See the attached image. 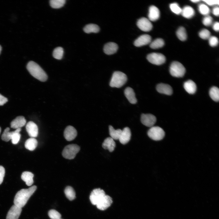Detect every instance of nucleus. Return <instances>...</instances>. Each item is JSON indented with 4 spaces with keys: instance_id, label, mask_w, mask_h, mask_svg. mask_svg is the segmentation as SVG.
Listing matches in <instances>:
<instances>
[{
    "instance_id": "nucleus-1",
    "label": "nucleus",
    "mask_w": 219,
    "mask_h": 219,
    "mask_svg": "<svg viewBox=\"0 0 219 219\" xmlns=\"http://www.w3.org/2000/svg\"><path fill=\"white\" fill-rule=\"evenodd\" d=\"M36 188V186H33L28 189H22L18 191L14 197V205L21 208L23 207Z\"/></svg>"
},
{
    "instance_id": "nucleus-2",
    "label": "nucleus",
    "mask_w": 219,
    "mask_h": 219,
    "mask_svg": "<svg viewBox=\"0 0 219 219\" xmlns=\"http://www.w3.org/2000/svg\"><path fill=\"white\" fill-rule=\"evenodd\" d=\"M27 69L30 74L35 78L42 82L47 81L48 77L42 68L36 63L29 61L27 64Z\"/></svg>"
},
{
    "instance_id": "nucleus-3",
    "label": "nucleus",
    "mask_w": 219,
    "mask_h": 219,
    "mask_svg": "<svg viewBox=\"0 0 219 219\" xmlns=\"http://www.w3.org/2000/svg\"><path fill=\"white\" fill-rule=\"evenodd\" d=\"M127 77L124 73L120 71L114 72L110 80L109 85L112 87L119 88L126 83Z\"/></svg>"
},
{
    "instance_id": "nucleus-4",
    "label": "nucleus",
    "mask_w": 219,
    "mask_h": 219,
    "mask_svg": "<svg viewBox=\"0 0 219 219\" xmlns=\"http://www.w3.org/2000/svg\"><path fill=\"white\" fill-rule=\"evenodd\" d=\"M169 71L172 76L176 77H181L184 75L186 69L181 63L178 61H174L170 65Z\"/></svg>"
},
{
    "instance_id": "nucleus-5",
    "label": "nucleus",
    "mask_w": 219,
    "mask_h": 219,
    "mask_svg": "<svg viewBox=\"0 0 219 219\" xmlns=\"http://www.w3.org/2000/svg\"><path fill=\"white\" fill-rule=\"evenodd\" d=\"M80 150V147L76 144H71L66 146L62 152L63 156L65 158L72 159L75 157Z\"/></svg>"
},
{
    "instance_id": "nucleus-6",
    "label": "nucleus",
    "mask_w": 219,
    "mask_h": 219,
    "mask_svg": "<svg viewBox=\"0 0 219 219\" xmlns=\"http://www.w3.org/2000/svg\"><path fill=\"white\" fill-rule=\"evenodd\" d=\"M147 134L150 138L155 141L161 140L165 135L164 130L158 126H153L151 127L148 130Z\"/></svg>"
},
{
    "instance_id": "nucleus-7",
    "label": "nucleus",
    "mask_w": 219,
    "mask_h": 219,
    "mask_svg": "<svg viewBox=\"0 0 219 219\" xmlns=\"http://www.w3.org/2000/svg\"><path fill=\"white\" fill-rule=\"evenodd\" d=\"M147 58L150 63L157 65L163 64L166 60L165 57L164 55L157 53H152L149 54L147 56Z\"/></svg>"
},
{
    "instance_id": "nucleus-8",
    "label": "nucleus",
    "mask_w": 219,
    "mask_h": 219,
    "mask_svg": "<svg viewBox=\"0 0 219 219\" xmlns=\"http://www.w3.org/2000/svg\"><path fill=\"white\" fill-rule=\"evenodd\" d=\"M104 191L100 188L94 189L90 196V200L93 205H96L106 195Z\"/></svg>"
},
{
    "instance_id": "nucleus-9",
    "label": "nucleus",
    "mask_w": 219,
    "mask_h": 219,
    "mask_svg": "<svg viewBox=\"0 0 219 219\" xmlns=\"http://www.w3.org/2000/svg\"><path fill=\"white\" fill-rule=\"evenodd\" d=\"M137 26L141 30L144 32H148L152 29L153 26L150 21L145 17L139 19L137 22Z\"/></svg>"
},
{
    "instance_id": "nucleus-10",
    "label": "nucleus",
    "mask_w": 219,
    "mask_h": 219,
    "mask_svg": "<svg viewBox=\"0 0 219 219\" xmlns=\"http://www.w3.org/2000/svg\"><path fill=\"white\" fill-rule=\"evenodd\" d=\"M141 120L142 123L145 126L149 127H153L156 123V118L151 114H142L141 116Z\"/></svg>"
},
{
    "instance_id": "nucleus-11",
    "label": "nucleus",
    "mask_w": 219,
    "mask_h": 219,
    "mask_svg": "<svg viewBox=\"0 0 219 219\" xmlns=\"http://www.w3.org/2000/svg\"><path fill=\"white\" fill-rule=\"evenodd\" d=\"M26 130L29 135L31 137H36L38 133V129L36 124L32 121H29L26 125Z\"/></svg>"
},
{
    "instance_id": "nucleus-12",
    "label": "nucleus",
    "mask_w": 219,
    "mask_h": 219,
    "mask_svg": "<svg viewBox=\"0 0 219 219\" xmlns=\"http://www.w3.org/2000/svg\"><path fill=\"white\" fill-rule=\"evenodd\" d=\"M112 202L111 197L109 195H106L96 206L99 209L104 210L109 207Z\"/></svg>"
},
{
    "instance_id": "nucleus-13",
    "label": "nucleus",
    "mask_w": 219,
    "mask_h": 219,
    "mask_svg": "<svg viewBox=\"0 0 219 219\" xmlns=\"http://www.w3.org/2000/svg\"><path fill=\"white\" fill-rule=\"evenodd\" d=\"M22 208L14 205L8 211L6 219H18L22 211Z\"/></svg>"
},
{
    "instance_id": "nucleus-14",
    "label": "nucleus",
    "mask_w": 219,
    "mask_h": 219,
    "mask_svg": "<svg viewBox=\"0 0 219 219\" xmlns=\"http://www.w3.org/2000/svg\"><path fill=\"white\" fill-rule=\"evenodd\" d=\"M77 132L76 129L73 126H68L65 129L64 131L65 138L68 141L73 140L76 137Z\"/></svg>"
},
{
    "instance_id": "nucleus-15",
    "label": "nucleus",
    "mask_w": 219,
    "mask_h": 219,
    "mask_svg": "<svg viewBox=\"0 0 219 219\" xmlns=\"http://www.w3.org/2000/svg\"><path fill=\"white\" fill-rule=\"evenodd\" d=\"M151 37L149 35L144 34L139 36L134 41V45L137 47H140L148 44L151 42Z\"/></svg>"
},
{
    "instance_id": "nucleus-16",
    "label": "nucleus",
    "mask_w": 219,
    "mask_h": 219,
    "mask_svg": "<svg viewBox=\"0 0 219 219\" xmlns=\"http://www.w3.org/2000/svg\"><path fill=\"white\" fill-rule=\"evenodd\" d=\"M131 136V133L130 128L125 127L122 130L119 140L121 143L125 144L130 141Z\"/></svg>"
},
{
    "instance_id": "nucleus-17",
    "label": "nucleus",
    "mask_w": 219,
    "mask_h": 219,
    "mask_svg": "<svg viewBox=\"0 0 219 219\" xmlns=\"http://www.w3.org/2000/svg\"><path fill=\"white\" fill-rule=\"evenodd\" d=\"M26 123L25 117L23 116H19L14 119L11 123V127L12 128L17 129L23 127Z\"/></svg>"
},
{
    "instance_id": "nucleus-18",
    "label": "nucleus",
    "mask_w": 219,
    "mask_h": 219,
    "mask_svg": "<svg viewBox=\"0 0 219 219\" xmlns=\"http://www.w3.org/2000/svg\"><path fill=\"white\" fill-rule=\"evenodd\" d=\"M160 11L154 5L150 6L149 9L148 19L152 21L157 20L160 17Z\"/></svg>"
},
{
    "instance_id": "nucleus-19",
    "label": "nucleus",
    "mask_w": 219,
    "mask_h": 219,
    "mask_svg": "<svg viewBox=\"0 0 219 219\" xmlns=\"http://www.w3.org/2000/svg\"><path fill=\"white\" fill-rule=\"evenodd\" d=\"M157 91L160 93L170 95L172 93V89L169 85L164 83L158 84L156 87Z\"/></svg>"
},
{
    "instance_id": "nucleus-20",
    "label": "nucleus",
    "mask_w": 219,
    "mask_h": 219,
    "mask_svg": "<svg viewBox=\"0 0 219 219\" xmlns=\"http://www.w3.org/2000/svg\"><path fill=\"white\" fill-rule=\"evenodd\" d=\"M118 49V46L114 42H109L106 43L104 46V52L107 55L113 54L116 52Z\"/></svg>"
},
{
    "instance_id": "nucleus-21",
    "label": "nucleus",
    "mask_w": 219,
    "mask_h": 219,
    "mask_svg": "<svg viewBox=\"0 0 219 219\" xmlns=\"http://www.w3.org/2000/svg\"><path fill=\"white\" fill-rule=\"evenodd\" d=\"M125 95L128 101L131 104H134L137 103V99L133 89L130 87L126 88L124 91Z\"/></svg>"
},
{
    "instance_id": "nucleus-22",
    "label": "nucleus",
    "mask_w": 219,
    "mask_h": 219,
    "mask_svg": "<svg viewBox=\"0 0 219 219\" xmlns=\"http://www.w3.org/2000/svg\"><path fill=\"white\" fill-rule=\"evenodd\" d=\"M116 146V143L114 140L111 137L106 138L102 144V147L106 149H108L109 151L112 152Z\"/></svg>"
},
{
    "instance_id": "nucleus-23",
    "label": "nucleus",
    "mask_w": 219,
    "mask_h": 219,
    "mask_svg": "<svg viewBox=\"0 0 219 219\" xmlns=\"http://www.w3.org/2000/svg\"><path fill=\"white\" fill-rule=\"evenodd\" d=\"M183 86L185 90L190 94L194 93L196 90V86L195 83L191 80L185 82Z\"/></svg>"
},
{
    "instance_id": "nucleus-24",
    "label": "nucleus",
    "mask_w": 219,
    "mask_h": 219,
    "mask_svg": "<svg viewBox=\"0 0 219 219\" xmlns=\"http://www.w3.org/2000/svg\"><path fill=\"white\" fill-rule=\"evenodd\" d=\"M10 128L9 127L6 128L4 131L2 135L1 138L3 141L7 142L11 140L13 135L15 133L17 132H20L21 129L19 128L16 129L15 131L9 132Z\"/></svg>"
},
{
    "instance_id": "nucleus-25",
    "label": "nucleus",
    "mask_w": 219,
    "mask_h": 219,
    "mask_svg": "<svg viewBox=\"0 0 219 219\" xmlns=\"http://www.w3.org/2000/svg\"><path fill=\"white\" fill-rule=\"evenodd\" d=\"M33 174L31 172L25 171L21 175V179L26 182V184L28 186H31L33 183Z\"/></svg>"
},
{
    "instance_id": "nucleus-26",
    "label": "nucleus",
    "mask_w": 219,
    "mask_h": 219,
    "mask_svg": "<svg viewBox=\"0 0 219 219\" xmlns=\"http://www.w3.org/2000/svg\"><path fill=\"white\" fill-rule=\"evenodd\" d=\"M195 12L194 9L189 6H186L182 9L181 14L184 17L190 19L192 18L195 14Z\"/></svg>"
},
{
    "instance_id": "nucleus-27",
    "label": "nucleus",
    "mask_w": 219,
    "mask_h": 219,
    "mask_svg": "<svg viewBox=\"0 0 219 219\" xmlns=\"http://www.w3.org/2000/svg\"><path fill=\"white\" fill-rule=\"evenodd\" d=\"M37 144V141L35 138L31 137L26 141L25 143V146L27 149L32 151L36 148Z\"/></svg>"
},
{
    "instance_id": "nucleus-28",
    "label": "nucleus",
    "mask_w": 219,
    "mask_h": 219,
    "mask_svg": "<svg viewBox=\"0 0 219 219\" xmlns=\"http://www.w3.org/2000/svg\"><path fill=\"white\" fill-rule=\"evenodd\" d=\"M99 27L94 24H89L86 25L83 28L84 32L87 33H97L99 31Z\"/></svg>"
},
{
    "instance_id": "nucleus-29",
    "label": "nucleus",
    "mask_w": 219,
    "mask_h": 219,
    "mask_svg": "<svg viewBox=\"0 0 219 219\" xmlns=\"http://www.w3.org/2000/svg\"><path fill=\"white\" fill-rule=\"evenodd\" d=\"M122 130L120 129L115 130L111 125L109 126V131L111 137L114 140H119Z\"/></svg>"
},
{
    "instance_id": "nucleus-30",
    "label": "nucleus",
    "mask_w": 219,
    "mask_h": 219,
    "mask_svg": "<svg viewBox=\"0 0 219 219\" xmlns=\"http://www.w3.org/2000/svg\"><path fill=\"white\" fill-rule=\"evenodd\" d=\"M64 192L67 198L70 200H73L76 197L75 192L71 186H67L65 189Z\"/></svg>"
},
{
    "instance_id": "nucleus-31",
    "label": "nucleus",
    "mask_w": 219,
    "mask_h": 219,
    "mask_svg": "<svg viewBox=\"0 0 219 219\" xmlns=\"http://www.w3.org/2000/svg\"><path fill=\"white\" fill-rule=\"evenodd\" d=\"M209 95L211 98L214 101L218 102L219 100V89L218 87L213 86L209 91Z\"/></svg>"
},
{
    "instance_id": "nucleus-32",
    "label": "nucleus",
    "mask_w": 219,
    "mask_h": 219,
    "mask_svg": "<svg viewBox=\"0 0 219 219\" xmlns=\"http://www.w3.org/2000/svg\"><path fill=\"white\" fill-rule=\"evenodd\" d=\"M164 41L162 39L158 38L151 42L150 47L153 49H158L162 47L164 45Z\"/></svg>"
},
{
    "instance_id": "nucleus-33",
    "label": "nucleus",
    "mask_w": 219,
    "mask_h": 219,
    "mask_svg": "<svg viewBox=\"0 0 219 219\" xmlns=\"http://www.w3.org/2000/svg\"><path fill=\"white\" fill-rule=\"evenodd\" d=\"M176 35L178 38L181 41H185L187 39L186 31L183 27H180L178 29L176 32Z\"/></svg>"
},
{
    "instance_id": "nucleus-34",
    "label": "nucleus",
    "mask_w": 219,
    "mask_h": 219,
    "mask_svg": "<svg viewBox=\"0 0 219 219\" xmlns=\"http://www.w3.org/2000/svg\"><path fill=\"white\" fill-rule=\"evenodd\" d=\"M65 0H50V6L54 9H59L63 7L65 3Z\"/></svg>"
},
{
    "instance_id": "nucleus-35",
    "label": "nucleus",
    "mask_w": 219,
    "mask_h": 219,
    "mask_svg": "<svg viewBox=\"0 0 219 219\" xmlns=\"http://www.w3.org/2000/svg\"><path fill=\"white\" fill-rule=\"evenodd\" d=\"M64 50L61 47H58L55 48L53 53V57L55 59L61 60L63 57Z\"/></svg>"
},
{
    "instance_id": "nucleus-36",
    "label": "nucleus",
    "mask_w": 219,
    "mask_h": 219,
    "mask_svg": "<svg viewBox=\"0 0 219 219\" xmlns=\"http://www.w3.org/2000/svg\"><path fill=\"white\" fill-rule=\"evenodd\" d=\"M198 9L199 12L202 15L205 16L208 15L210 12V9L209 7L204 4H201L198 6Z\"/></svg>"
},
{
    "instance_id": "nucleus-37",
    "label": "nucleus",
    "mask_w": 219,
    "mask_h": 219,
    "mask_svg": "<svg viewBox=\"0 0 219 219\" xmlns=\"http://www.w3.org/2000/svg\"><path fill=\"white\" fill-rule=\"evenodd\" d=\"M169 7L172 11L174 13L177 15L181 13L182 9L177 3H171Z\"/></svg>"
},
{
    "instance_id": "nucleus-38",
    "label": "nucleus",
    "mask_w": 219,
    "mask_h": 219,
    "mask_svg": "<svg viewBox=\"0 0 219 219\" xmlns=\"http://www.w3.org/2000/svg\"><path fill=\"white\" fill-rule=\"evenodd\" d=\"M199 35L201 38L204 40L208 39L211 36L210 32L206 29H203L200 31Z\"/></svg>"
},
{
    "instance_id": "nucleus-39",
    "label": "nucleus",
    "mask_w": 219,
    "mask_h": 219,
    "mask_svg": "<svg viewBox=\"0 0 219 219\" xmlns=\"http://www.w3.org/2000/svg\"><path fill=\"white\" fill-rule=\"evenodd\" d=\"M48 215L51 219H59L61 217V214L57 210L53 209L49 211Z\"/></svg>"
},
{
    "instance_id": "nucleus-40",
    "label": "nucleus",
    "mask_w": 219,
    "mask_h": 219,
    "mask_svg": "<svg viewBox=\"0 0 219 219\" xmlns=\"http://www.w3.org/2000/svg\"><path fill=\"white\" fill-rule=\"evenodd\" d=\"M213 19L212 17L208 15L206 16L203 18L202 20L203 24L206 26H209L212 23Z\"/></svg>"
},
{
    "instance_id": "nucleus-41",
    "label": "nucleus",
    "mask_w": 219,
    "mask_h": 219,
    "mask_svg": "<svg viewBox=\"0 0 219 219\" xmlns=\"http://www.w3.org/2000/svg\"><path fill=\"white\" fill-rule=\"evenodd\" d=\"M208 41L209 44L211 47H215L218 43V39L215 36H210L208 39Z\"/></svg>"
},
{
    "instance_id": "nucleus-42",
    "label": "nucleus",
    "mask_w": 219,
    "mask_h": 219,
    "mask_svg": "<svg viewBox=\"0 0 219 219\" xmlns=\"http://www.w3.org/2000/svg\"><path fill=\"white\" fill-rule=\"evenodd\" d=\"M19 132H16L13 135L11 140L13 144H17L20 140L21 135Z\"/></svg>"
},
{
    "instance_id": "nucleus-43",
    "label": "nucleus",
    "mask_w": 219,
    "mask_h": 219,
    "mask_svg": "<svg viewBox=\"0 0 219 219\" xmlns=\"http://www.w3.org/2000/svg\"><path fill=\"white\" fill-rule=\"evenodd\" d=\"M5 171L3 167L0 165V185L2 183L5 176Z\"/></svg>"
},
{
    "instance_id": "nucleus-44",
    "label": "nucleus",
    "mask_w": 219,
    "mask_h": 219,
    "mask_svg": "<svg viewBox=\"0 0 219 219\" xmlns=\"http://www.w3.org/2000/svg\"><path fill=\"white\" fill-rule=\"evenodd\" d=\"M207 4L209 5H219V1L218 0H203Z\"/></svg>"
},
{
    "instance_id": "nucleus-45",
    "label": "nucleus",
    "mask_w": 219,
    "mask_h": 219,
    "mask_svg": "<svg viewBox=\"0 0 219 219\" xmlns=\"http://www.w3.org/2000/svg\"><path fill=\"white\" fill-rule=\"evenodd\" d=\"M8 99L0 94V106H2L8 101Z\"/></svg>"
},
{
    "instance_id": "nucleus-46",
    "label": "nucleus",
    "mask_w": 219,
    "mask_h": 219,
    "mask_svg": "<svg viewBox=\"0 0 219 219\" xmlns=\"http://www.w3.org/2000/svg\"><path fill=\"white\" fill-rule=\"evenodd\" d=\"M212 13L214 15L218 16L219 14V8L218 7L216 6L214 7L213 9Z\"/></svg>"
},
{
    "instance_id": "nucleus-47",
    "label": "nucleus",
    "mask_w": 219,
    "mask_h": 219,
    "mask_svg": "<svg viewBox=\"0 0 219 219\" xmlns=\"http://www.w3.org/2000/svg\"><path fill=\"white\" fill-rule=\"evenodd\" d=\"M213 28L216 31H218L219 30V23L218 22H215L213 25Z\"/></svg>"
},
{
    "instance_id": "nucleus-48",
    "label": "nucleus",
    "mask_w": 219,
    "mask_h": 219,
    "mask_svg": "<svg viewBox=\"0 0 219 219\" xmlns=\"http://www.w3.org/2000/svg\"><path fill=\"white\" fill-rule=\"evenodd\" d=\"M191 1L193 3H197V2H200V0H191Z\"/></svg>"
},
{
    "instance_id": "nucleus-49",
    "label": "nucleus",
    "mask_w": 219,
    "mask_h": 219,
    "mask_svg": "<svg viewBox=\"0 0 219 219\" xmlns=\"http://www.w3.org/2000/svg\"><path fill=\"white\" fill-rule=\"evenodd\" d=\"M1 50H2V47H1V45H0V53H1Z\"/></svg>"
},
{
    "instance_id": "nucleus-50",
    "label": "nucleus",
    "mask_w": 219,
    "mask_h": 219,
    "mask_svg": "<svg viewBox=\"0 0 219 219\" xmlns=\"http://www.w3.org/2000/svg\"><path fill=\"white\" fill-rule=\"evenodd\" d=\"M1 127H0V134L1 133Z\"/></svg>"
},
{
    "instance_id": "nucleus-51",
    "label": "nucleus",
    "mask_w": 219,
    "mask_h": 219,
    "mask_svg": "<svg viewBox=\"0 0 219 219\" xmlns=\"http://www.w3.org/2000/svg\"><path fill=\"white\" fill-rule=\"evenodd\" d=\"M61 219V218H60V219Z\"/></svg>"
}]
</instances>
